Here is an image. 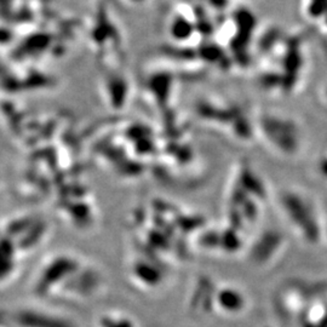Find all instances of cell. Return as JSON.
<instances>
[{"instance_id": "cell-1", "label": "cell", "mask_w": 327, "mask_h": 327, "mask_svg": "<svg viewBox=\"0 0 327 327\" xmlns=\"http://www.w3.org/2000/svg\"><path fill=\"white\" fill-rule=\"evenodd\" d=\"M280 204L291 224L309 244H317L321 236L319 215L314 203L297 191H286L280 195Z\"/></svg>"}, {"instance_id": "cell-2", "label": "cell", "mask_w": 327, "mask_h": 327, "mask_svg": "<svg viewBox=\"0 0 327 327\" xmlns=\"http://www.w3.org/2000/svg\"><path fill=\"white\" fill-rule=\"evenodd\" d=\"M261 135L281 154L292 156L301 149V128L295 120L274 113H262L257 119Z\"/></svg>"}, {"instance_id": "cell-3", "label": "cell", "mask_w": 327, "mask_h": 327, "mask_svg": "<svg viewBox=\"0 0 327 327\" xmlns=\"http://www.w3.org/2000/svg\"><path fill=\"white\" fill-rule=\"evenodd\" d=\"M83 265L84 262L69 253L54 254L41 265L35 279V291L44 296L54 292L58 287H64Z\"/></svg>"}, {"instance_id": "cell-4", "label": "cell", "mask_w": 327, "mask_h": 327, "mask_svg": "<svg viewBox=\"0 0 327 327\" xmlns=\"http://www.w3.org/2000/svg\"><path fill=\"white\" fill-rule=\"evenodd\" d=\"M11 318L18 327H75L69 319L41 309H18Z\"/></svg>"}, {"instance_id": "cell-5", "label": "cell", "mask_w": 327, "mask_h": 327, "mask_svg": "<svg viewBox=\"0 0 327 327\" xmlns=\"http://www.w3.org/2000/svg\"><path fill=\"white\" fill-rule=\"evenodd\" d=\"M282 244H284V239L278 231H265L251 248V256H252L251 258L256 263H267L280 251Z\"/></svg>"}, {"instance_id": "cell-6", "label": "cell", "mask_w": 327, "mask_h": 327, "mask_svg": "<svg viewBox=\"0 0 327 327\" xmlns=\"http://www.w3.org/2000/svg\"><path fill=\"white\" fill-rule=\"evenodd\" d=\"M214 302L220 312L225 314H237L245 308V297L239 290L231 286H223L216 291Z\"/></svg>"}, {"instance_id": "cell-7", "label": "cell", "mask_w": 327, "mask_h": 327, "mask_svg": "<svg viewBox=\"0 0 327 327\" xmlns=\"http://www.w3.org/2000/svg\"><path fill=\"white\" fill-rule=\"evenodd\" d=\"M191 33V26L186 19H177L172 24V35L178 39L188 38Z\"/></svg>"}, {"instance_id": "cell-8", "label": "cell", "mask_w": 327, "mask_h": 327, "mask_svg": "<svg viewBox=\"0 0 327 327\" xmlns=\"http://www.w3.org/2000/svg\"><path fill=\"white\" fill-rule=\"evenodd\" d=\"M319 171L323 173L324 177L327 178V156L321 159L320 163H319Z\"/></svg>"}]
</instances>
